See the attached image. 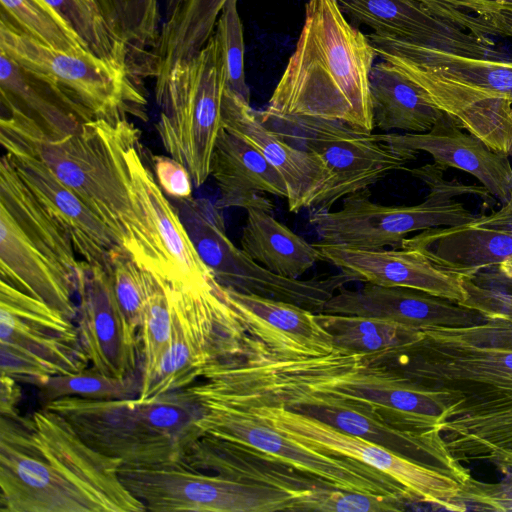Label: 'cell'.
<instances>
[{
    "instance_id": "1",
    "label": "cell",
    "mask_w": 512,
    "mask_h": 512,
    "mask_svg": "<svg viewBox=\"0 0 512 512\" xmlns=\"http://www.w3.org/2000/svg\"><path fill=\"white\" fill-rule=\"evenodd\" d=\"M380 361L430 390L442 405L438 428L460 463L512 471V324L500 319L421 330Z\"/></svg>"
},
{
    "instance_id": "2",
    "label": "cell",
    "mask_w": 512,
    "mask_h": 512,
    "mask_svg": "<svg viewBox=\"0 0 512 512\" xmlns=\"http://www.w3.org/2000/svg\"><path fill=\"white\" fill-rule=\"evenodd\" d=\"M121 465L47 407L1 416V512L146 511L120 479Z\"/></svg>"
},
{
    "instance_id": "3",
    "label": "cell",
    "mask_w": 512,
    "mask_h": 512,
    "mask_svg": "<svg viewBox=\"0 0 512 512\" xmlns=\"http://www.w3.org/2000/svg\"><path fill=\"white\" fill-rule=\"evenodd\" d=\"M139 133L128 119L92 120L64 137L48 136L15 112L0 120V140L41 159L113 231L137 264L163 278L153 236L130 192L125 150Z\"/></svg>"
},
{
    "instance_id": "4",
    "label": "cell",
    "mask_w": 512,
    "mask_h": 512,
    "mask_svg": "<svg viewBox=\"0 0 512 512\" xmlns=\"http://www.w3.org/2000/svg\"><path fill=\"white\" fill-rule=\"evenodd\" d=\"M375 56L367 35L348 22L337 0H308L295 50L262 111L338 120L372 133Z\"/></svg>"
},
{
    "instance_id": "5",
    "label": "cell",
    "mask_w": 512,
    "mask_h": 512,
    "mask_svg": "<svg viewBox=\"0 0 512 512\" xmlns=\"http://www.w3.org/2000/svg\"><path fill=\"white\" fill-rule=\"evenodd\" d=\"M367 37L377 56L418 85L462 128L508 155L512 60L458 56L374 33Z\"/></svg>"
},
{
    "instance_id": "6",
    "label": "cell",
    "mask_w": 512,
    "mask_h": 512,
    "mask_svg": "<svg viewBox=\"0 0 512 512\" xmlns=\"http://www.w3.org/2000/svg\"><path fill=\"white\" fill-rule=\"evenodd\" d=\"M44 407L63 416L93 449L129 466L183 459L203 435L199 423L206 412L189 387L146 400L64 397Z\"/></svg>"
},
{
    "instance_id": "7",
    "label": "cell",
    "mask_w": 512,
    "mask_h": 512,
    "mask_svg": "<svg viewBox=\"0 0 512 512\" xmlns=\"http://www.w3.org/2000/svg\"><path fill=\"white\" fill-rule=\"evenodd\" d=\"M80 261L69 232L3 154L0 162V276L75 322Z\"/></svg>"
},
{
    "instance_id": "8",
    "label": "cell",
    "mask_w": 512,
    "mask_h": 512,
    "mask_svg": "<svg viewBox=\"0 0 512 512\" xmlns=\"http://www.w3.org/2000/svg\"><path fill=\"white\" fill-rule=\"evenodd\" d=\"M165 282L171 303V341L155 371L141 380V400L190 387L210 363L244 356L255 340L213 276L197 287Z\"/></svg>"
},
{
    "instance_id": "9",
    "label": "cell",
    "mask_w": 512,
    "mask_h": 512,
    "mask_svg": "<svg viewBox=\"0 0 512 512\" xmlns=\"http://www.w3.org/2000/svg\"><path fill=\"white\" fill-rule=\"evenodd\" d=\"M225 89L215 33L194 55L178 61L155 89L160 108L156 131L166 152L187 168L195 187L210 176L212 154L222 129Z\"/></svg>"
},
{
    "instance_id": "10",
    "label": "cell",
    "mask_w": 512,
    "mask_h": 512,
    "mask_svg": "<svg viewBox=\"0 0 512 512\" xmlns=\"http://www.w3.org/2000/svg\"><path fill=\"white\" fill-rule=\"evenodd\" d=\"M231 406L246 410L306 448L349 457L377 469L399 483L413 504L453 512L468 510L462 498L472 475L462 464L448 466L415 460L280 405L243 403Z\"/></svg>"
},
{
    "instance_id": "11",
    "label": "cell",
    "mask_w": 512,
    "mask_h": 512,
    "mask_svg": "<svg viewBox=\"0 0 512 512\" xmlns=\"http://www.w3.org/2000/svg\"><path fill=\"white\" fill-rule=\"evenodd\" d=\"M0 50L56 90L87 122L144 118L146 99L136 75L90 51L53 49L0 17Z\"/></svg>"
},
{
    "instance_id": "12",
    "label": "cell",
    "mask_w": 512,
    "mask_h": 512,
    "mask_svg": "<svg viewBox=\"0 0 512 512\" xmlns=\"http://www.w3.org/2000/svg\"><path fill=\"white\" fill-rule=\"evenodd\" d=\"M259 117L284 141L312 152L323 162L327 179L309 211H327L340 199L368 188L387 175L407 170L418 152L398 150L372 134L338 120L309 116L272 115Z\"/></svg>"
},
{
    "instance_id": "13",
    "label": "cell",
    "mask_w": 512,
    "mask_h": 512,
    "mask_svg": "<svg viewBox=\"0 0 512 512\" xmlns=\"http://www.w3.org/2000/svg\"><path fill=\"white\" fill-rule=\"evenodd\" d=\"M199 257L221 286L237 292L286 301L314 313L353 279L340 273L326 278L294 279L267 270L226 233L221 209L205 198L177 199L174 205Z\"/></svg>"
},
{
    "instance_id": "14",
    "label": "cell",
    "mask_w": 512,
    "mask_h": 512,
    "mask_svg": "<svg viewBox=\"0 0 512 512\" xmlns=\"http://www.w3.org/2000/svg\"><path fill=\"white\" fill-rule=\"evenodd\" d=\"M119 476L146 511H299L296 501L280 490L206 472L183 459L145 466L122 464Z\"/></svg>"
},
{
    "instance_id": "15",
    "label": "cell",
    "mask_w": 512,
    "mask_h": 512,
    "mask_svg": "<svg viewBox=\"0 0 512 512\" xmlns=\"http://www.w3.org/2000/svg\"><path fill=\"white\" fill-rule=\"evenodd\" d=\"M197 398L206 408L199 423L203 434L256 449L340 489L393 496L413 504L410 495L399 483L373 467L349 457L306 448L242 408Z\"/></svg>"
},
{
    "instance_id": "16",
    "label": "cell",
    "mask_w": 512,
    "mask_h": 512,
    "mask_svg": "<svg viewBox=\"0 0 512 512\" xmlns=\"http://www.w3.org/2000/svg\"><path fill=\"white\" fill-rule=\"evenodd\" d=\"M369 188L343 198L336 211H310L309 224L320 244L364 249L400 247L413 232L467 223L477 215L440 191L410 206H385L370 200Z\"/></svg>"
},
{
    "instance_id": "17",
    "label": "cell",
    "mask_w": 512,
    "mask_h": 512,
    "mask_svg": "<svg viewBox=\"0 0 512 512\" xmlns=\"http://www.w3.org/2000/svg\"><path fill=\"white\" fill-rule=\"evenodd\" d=\"M183 460L206 472L280 490L296 501L299 511L371 512L376 505L370 493L340 489L256 449L208 434L189 447Z\"/></svg>"
},
{
    "instance_id": "18",
    "label": "cell",
    "mask_w": 512,
    "mask_h": 512,
    "mask_svg": "<svg viewBox=\"0 0 512 512\" xmlns=\"http://www.w3.org/2000/svg\"><path fill=\"white\" fill-rule=\"evenodd\" d=\"M77 300L75 323L90 366L117 378L141 374L138 332L117 300L111 270L81 260Z\"/></svg>"
},
{
    "instance_id": "19",
    "label": "cell",
    "mask_w": 512,
    "mask_h": 512,
    "mask_svg": "<svg viewBox=\"0 0 512 512\" xmlns=\"http://www.w3.org/2000/svg\"><path fill=\"white\" fill-rule=\"evenodd\" d=\"M0 343L25 352L54 375L71 374L90 366L73 320L1 280Z\"/></svg>"
},
{
    "instance_id": "20",
    "label": "cell",
    "mask_w": 512,
    "mask_h": 512,
    "mask_svg": "<svg viewBox=\"0 0 512 512\" xmlns=\"http://www.w3.org/2000/svg\"><path fill=\"white\" fill-rule=\"evenodd\" d=\"M125 160L135 207L151 231L163 264L162 279L184 287L203 285L212 274L199 257L175 206L159 186L140 133L127 145Z\"/></svg>"
},
{
    "instance_id": "21",
    "label": "cell",
    "mask_w": 512,
    "mask_h": 512,
    "mask_svg": "<svg viewBox=\"0 0 512 512\" xmlns=\"http://www.w3.org/2000/svg\"><path fill=\"white\" fill-rule=\"evenodd\" d=\"M15 170L50 214L69 232L82 260L111 270L122 256H130L113 231L38 157L0 140Z\"/></svg>"
},
{
    "instance_id": "22",
    "label": "cell",
    "mask_w": 512,
    "mask_h": 512,
    "mask_svg": "<svg viewBox=\"0 0 512 512\" xmlns=\"http://www.w3.org/2000/svg\"><path fill=\"white\" fill-rule=\"evenodd\" d=\"M316 245L322 261L339 268L353 281L411 288L458 304L467 298L463 276L439 266L416 249Z\"/></svg>"
},
{
    "instance_id": "23",
    "label": "cell",
    "mask_w": 512,
    "mask_h": 512,
    "mask_svg": "<svg viewBox=\"0 0 512 512\" xmlns=\"http://www.w3.org/2000/svg\"><path fill=\"white\" fill-rule=\"evenodd\" d=\"M401 246L416 249L439 266L472 278L479 271L512 260V201L467 223L421 231L404 239Z\"/></svg>"
},
{
    "instance_id": "24",
    "label": "cell",
    "mask_w": 512,
    "mask_h": 512,
    "mask_svg": "<svg viewBox=\"0 0 512 512\" xmlns=\"http://www.w3.org/2000/svg\"><path fill=\"white\" fill-rule=\"evenodd\" d=\"M447 113L424 133H385L382 140L398 150L423 151L446 170L456 168L474 176L501 205L512 201V166L508 155L463 131Z\"/></svg>"
},
{
    "instance_id": "25",
    "label": "cell",
    "mask_w": 512,
    "mask_h": 512,
    "mask_svg": "<svg viewBox=\"0 0 512 512\" xmlns=\"http://www.w3.org/2000/svg\"><path fill=\"white\" fill-rule=\"evenodd\" d=\"M343 13L374 34L458 56L500 59L495 47L440 20L416 0H337Z\"/></svg>"
},
{
    "instance_id": "26",
    "label": "cell",
    "mask_w": 512,
    "mask_h": 512,
    "mask_svg": "<svg viewBox=\"0 0 512 512\" xmlns=\"http://www.w3.org/2000/svg\"><path fill=\"white\" fill-rule=\"evenodd\" d=\"M240 399L242 403L283 406L415 460L437 465H454L456 463L440 433L421 434L406 431L355 408L330 403L308 395L245 394Z\"/></svg>"
},
{
    "instance_id": "27",
    "label": "cell",
    "mask_w": 512,
    "mask_h": 512,
    "mask_svg": "<svg viewBox=\"0 0 512 512\" xmlns=\"http://www.w3.org/2000/svg\"><path fill=\"white\" fill-rule=\"evenodd\" d=\"M322 312L383 318L419 330L463 327L486 319L475 310L423 291L371 283L355 290L343 287L325 303Z\"/></svg>"
},
{
    "instance_id": "28",
    "label": "cell",
    "mask_w": 512,
    "mask_h": 512,
    "mask_svg": "<svg viewBox=\"0 0 512 512\" xmlns=\"http://www.w3.org/2000/svg\"><path fill=\"white\" fill-rule=\"evenodd\" d=\"M222 127L253 146L282 174L291 212L310 209L327 179L319 156L284 141L261 121L250 103L227 89L223 98Z\"/></svg>"
},
{
    "instance_id": "29",
    "label": "cell",
    "mask_w": 512,
    "mask_h": 512,
    "mask_svg": "<svg viewBox=\"0 0 512 512\" xmlns=\"http://www.w3.org/2000/svg\"><path fill=\"white\" fill-rule=\"evenodd\" d=\"M220 289L250 335L268 351L283 356H315L334 349L332 336L320 325L313 311L221 285Z\"/></svg>"
},
{
    "instance_id": "30",
    "label": "cell",
    "mask_w": 512,
    "mask_h": 512,
    "mask_svg": "<svg viewBox=\"0 0 512 512\" xmlns=\"http://www.w3.org/2000/svg\"><path fill=\"white\" fill-rule=\"evenodd\" d=\"M210 175L219 188L216 205L221 210L255 206L272 211L262 193L288 197L282 174L253 146L223 127L212 154Z\"/></svg>"
},
{
    "instance_id": "31",
    "label": "cell",
    "mask_w": 512,
    "mask_h": 512,
    "mask_svg": "<svg viewBox=\"0 0 512 512\" xmlns=\"http://www.w3.org/2000/svg\"><path fill=\"white\" fill-rule=\"evenodd\" d=\"M2 111L31 120L51 137L75 133L87 122L54 88L0 50Z\"/></svg>"
},
{
    "instance_id": "32",
    "label": "cell",
    "mask_w": 512,
    "mask_h": 512,
    "mask_svg": "<svg viewBox=\"0 0 512 512\" xmlns=\"http://www.w3.org/2000/svg\"><path fill=\"white\" fill-rule=\"evenodd\" d=\"M370 96L374 125L388 133H424L446 114L418 85L384 60L372 67Z\"/></svg>"
},
{
    "instance_id": "33",
    "label": "cell",
    "mask_w": 512,
    "mask_h": 512,
    "mask_svg": "<svg viewBox=\"0 0 512 512\" xmlns=\"http://www.w3.org/2000/svg\"><path fill=\"white\" fill-rule=\"evenodd\" d=\"M246 211L241 249L267 270L299 279L318 261H322L317 245L307 242L276 220L272 211L255 206L248 207Z\"/></svg>"
},
{
    "instance_id": "34",
    "label": "cell",
    "mask_w": 512,
    "mask_h": 512,
    "mask_svg": "<svg viewBox=\"0 0 512 512\" xmlns=\"http://www.w3.org/2000/svg\"><path fill=\"white\" fill-rule=\"evenodd\" d=\"M227 1L183 0L177 10L162 21L150 65L155 89L162 85L178 61L191 57L206 44Z\"/></svg>"
},
{
    "instance_id": "35",
    "label": "cell",
    "mask_w": 512,
    "mask_h": 512,
    "mask_svg": "<svg viewBox=\"0 0 512 512\" xmlns=\"http://www.w3.org/2000/svg\"><path fill=\"white\" fill-rule=\"evenodd\" d=\"M317 321L338 348L362 354L404 346L419 339L421 330L391 320L331 313H315Z\"/></svg>"
},
{
    "instance_id": "36",
    "label": "cell",
    "mask_w": 512,
    "mask_h": 512,
    "mask_svg": "<svg viewBox=\"0 0 512 512\" xmlns=\"http://www.w3.org/2000/svg\"><path fill=\"white\" fill-rule=\"evenodd\" d=\"M76 30L90 52L137 75L138 67L128 46L112 31L97 0H46Z\"/></svg>"
},
{
    "instance_id": "37",
    "label": "cell",
    "mask_w": 512,
    "mask_h": 512,
    "mask_svg": "<svg viewBox=\"0 0 512 512\" xmlns=\"http://www.w3.org/2000/svg\"><path fill=\"white\" fill-rule=\"evenodd\" d=\"M1 15L17 28L53 49L90 51L72 25L46 0H0Z\"/></svg>"
},
{
    "instance_id": "38",
    "label": "cell",
    "mask_w": 512,
    "mask_h": 512,
    "mask_svg": "<svg viewBox=\"0 0 512 512\" xmlns=\"http://www.w3.org/2000/svg\"><path fill=\"white\" fill-rule=\"evenodd\" d=\"M42 406L64 397L92 400L136 398L141 388V374L117 378L93 367L66 375H54L37 383Z\"/></svg>"
},
{
    "instance_id": "39",
    "label": "cell",
    "mask_w": 512,
    "mask_h": 512,
    "mask_svg": "<svg viewBox=\"0 0 512 512\" xmlns=\"http://www.w3.org/2000/svg\"><path fill=\"white\" fill-rule=\"evenodd\" d=\"M112 31L128 46L134 58L156 46L162 18L159 0H97Z\"/></svg>"
},
{
    "instance_id": "40",
    "label": "cell",
    "mask_w": 512,
    "mask_h": 512,
    "mask_svg": "<svg viewBox=\"0 0 512 512\" xmlns=\"http://www.w3.org/2000/svg\"><path fill=\"white\" fill-rule=\"evenodd\" d=\"M172 314L166 282L153 273L138 331L141 380L157 368L171 341Z\"/></svg>"
},
{
    "instance_id": "41",
    "label": "cell",
    "mask_w": 512,
    "mask_h": 512,
    "mask_svg": "<svg viewBox=\"0 0 512 512\" xmlns=\"http://www.w3.org/2000/svg\"><path fill=\"white\" fill-rule=\"evenodd\" d=\"M214 33L221 50L226 89L250 103V90L244 68L243 25L237 0H228L225 3L217 19Z\"/></svg>"
},
{
    "instance_id": "42",
    "label": "cell",
    "mask_w": 512,
    "mask_h": 512,
    "mask_svg": "<svg viewBox=\"0 0 512 512\" xmlns=\"http://www.w3.org/2000/svg\"><path fill=\"white\" fill-rule=\"evenodd\" d=\"M431 14L489 44V25L480 17L512 13V0H416Z\"/></svg>"
},
{
    "instance_id": "43",
    "label": "cell",
    "mask_w": 512,
    "mask_h": 512,
    "mask_svg": "<svg viewBox=\"0 0 512 512\" xmlns=\"http://www.w3.org/2000/svg\"><path fill=\"white\" fill-rule=\"evenodd\" d=\"M111 273L117 300L129 323L138 332L153 273L141 267L130 256H122L116 260Z\"/></svg>"
},
{
    "instance_id": "44",
    "label": "cell",
    "mask_w": 512,
    "mask_h": 512,
    "mask_svg": "<svg viewBox=\"0 0 512 512\" xmlns=\"http://www.w3.org/2000/svg\"><path fill=\"white\" fill-rule=\"evenodd\" d=\"M496 483L469 480L463 494L467 508L497 512L512 511V471Z\"/></svg>"
},
{
    "instance_id": "45",
    "label": "cell",
    "mask_w": 512,
    "mask_h": 512,
    "mask_svg": "<svg viewBox=\"0 0 512 512\" xmlns=\"http://www.w3.org/2000/svg\"><path fill=\"white\" fill-rule=\"evenodd\" d=\"M467 298L461 306L475 310L487 319H500L512 324V294L485 288L464 277Z\"/></svg>"
},
{
    "instance_id": "46",
    "label": "cell",
    "mask_w": 512,
    "mask_h": 512,
    "mask_svg": "<svg viewBox=\"0 0 512 512\" xmlns=\"http://www.w3.org/2000/svg\"><path fill=\"white\" fill-rule=\"evenodd\" d=\"M407 171H409L414 177L421 180L428 190L440 191L453 198L454 196L459 195H474L481 198L486 207H490V205L496 201V199L482 185H471L464 184L456 180H446L443 176L445 170L435 163L426 164L413 169L407 168Z\"/></svg>"
},
{
    "instance_id": "47",
    "label": "cell",
    "mask_w": 512,
    "mask_h": 512,
    "mask_svg": "<svg viewBox=\"0 0 512 512\" xmlns=\"http://www.w3.org/2000/svg\"><path fill=\"white\" fill-rule=\"evenodd\" d=\"M156 180L163 192L175 199L192 197V179L185 166L171 156L151 155Z\"/></svg>"
},
{
    "instance_id": "48",
    "label": "cell",
    "mask_w": 512,
    "mask_h": 512,
    "mask_svg": "<svg viewBox=\"0 0 512 512\" xmlns=\"http://www.w3.org/2000/svg\"><path fill=\"white\" fill-rule=\"evenodd\" d=\"M469 279L479 286L512 294V260L479 271Z\"/></svg>"
},
{
    "instance_id": "49",
    "label": "cell",
    "mask_w": 512,
    "mask_h": 512,
    "mask_svg": "<svg viewBox=\"0 0 512 512\" xmlns=\"http://www.w3.org/2000/svg\"><path fill=\"white\" fill-rule=\"evenodd\" d=\"M0 394L1 416L18 414L17 405L21 398V388L17 380L11 376L1 375Z\"/></svg>"
},
{
    "instance_id": "50",
    "label": "cell",
    "mask_w": 512,
    "mask_h": 512,
    "mask_svg": "<svg viewBox=\"0 0 512 512\" xmlns=\"http://www.w3.org/2000/svg\"><path fill=\"white\" fill-rule=\"evenodd\" d=\"M491 21L501 37H512V13L502 12L491 17Z\"/></svg>"
},
{
    "instance_id": "51",
    "label": "cell",
    "mask_w": 512,
    "mask_h": 512,
    "mask_svg": "<svg viewBox=\"0 0 512 512\" xmlns=\"http://www.w3.org/2000/svg\"><path fill=\"white\" fill-rule=\"evenodd\" d=\"M183 0H163L164 15L163 20L169 18L180 6ZM162 20V21H163Z\"/></svg>"
},
{
    "instance_id": "52",
    "label": "cell",
    "mask_w": 512,
    "mask_h": 512,
    "mask_svg": "<svg viewBox=\"0 0 512 512\" xmlns=\"http://www.w3.org/2000/svg\"><path fill=\"white\" fill-rule=\"evenodd\" d=\"M508 155L512 156V132H511V137H510V143H509V152H508Z\"/></svg>"
}]
</instances>
